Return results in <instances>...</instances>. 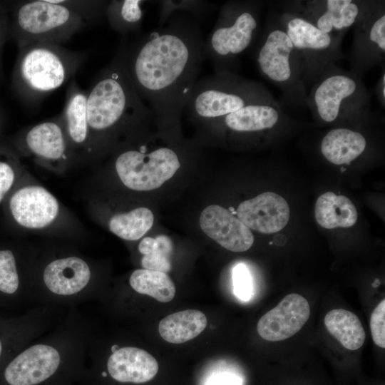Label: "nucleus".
Returning <instances> with one entry per match:
<instances>
[{"mask_svg": "<svg viewBox=\"0 0 385 385\" xmlns=\"http://www.w3.org/2000/svg\"><path fill=\"white\" fill-rule=\"evenodd\" d=\"M314 214L319 225L326 229L350 227L356 223L358 217L354 205L348 197L332 192L318 197Z\"/></svg>", "mask_w": 385, "mask_h": 385, "instance_id": "obj_26", "label": "nucleus"}, {"mask_svg": "<svg viewBox=\"0 0 385 385\" xmlns=\"http://www.w3.org/2000/svg\"><path fill=\"white\" fill-rule=\"evenodd\" d=\"M34 282L36 306L69 309L101 293L96 262L69 247L38 248Z\"/></svg>", "mask_w": 385, "mask_h": 385, "instance_id": "obj_4", "label": "nucleus"}, {"mask_svg": "<svg viewBox=\"0 0 385 385\" xmlns=\"http://www.w3.org/2000/svg\"><path fill=\"white\" fill-rule=\"evenodd\" d=\"M138 249L143 255L140 265L143 269L165 273L170 271L173 244L168 236L160 235L155 238L144 237L140 242Z\"/></svg>", "mask_w": 385, "mask_h": 385, "instance_id": "obj_31", "label": "nucleus"}, {"mask_svg": "<svg viewBox=\"0 0 385 385\" xmlns=\"http://www.w3.org/2000/svg\"><path fill=\"white\" fill-rule=\"evenodd\" d=\"M382 385H384V384H382Z\"/></svg>", "mask_w": 385, "mask_h": 385, "instance_id": "obj_42", "label": "nucleus"}, {"mask_svg": "<svg viewBox=\"0 0 385 385\" xmlns=\"http://www.w3.org/2000/svg\"><path fill=\"white\" fill-rule=\"evenodd\" d=\"M114 160L115 173L121 183L135 191H149L160 188L180 168L178 151L170 146L148 149L147 142L131 145L124 140Z\"/></svg>", "mask_w": 385, "mask_h": 385, "instance_id": "obj_11", "label": "nucleus"}, {"mask_svg": "<svg viewBox=\"0 0 385 385\" xmlns=\"http://www.w3.org/2000/svg\"><path fill=\"white\" fill-rule=\"evenodd\" d=\"M353 61L358 75L378 64L385 56V13L384 4L365 1L363 11L354 24Z\"/></svg>", "mask_w": 385, "mask_h": 385, "instance_id": "obj_16", "label": "nucleus"}, {"mask_svg": "<svg viewBox=\"0 0 385 385\" xmlns=\"http://www.w3.org/2000/svg\"><path fill=\"white\" fill-rule=\"evenodd\" d=\"M38 247L33 245L16 254L11 249H0V293L17 297L35 307L34 268Z\"/></svg>", "mask_w": 385, "mask_h": 385, "instance_id": "obj_17", "label": "nucleus"}, {"mask_svg": "<svg viewBox=\"0 0 385 385\" xmlns=\"http://www.w3.org/2000/svg\"><path fill=\"white\" fill-rule=\"evenodd\" d=\"M370 329L373 341L379 347L385 348V299L374 308L370 317Z\"/></svg>", "mask_w": 385, "mask_h": 385, "instance_id": "obj_36", "label": "nucleus"}, {"mask_svg": "<svg viewBox=\"0 0 385 385\" xmlns=\"http://www.w3.org/2000/svg\"><path fill=\"white\" fill-rule=\"evenodd\" d=\"M86 54L61 44L34 42L19 48L12 76L13 89L26 106H38L73 77Z\"/></svg>", "mask_w": 385, "mask_h": 385, "instance_id": "obj_5", "label": "nucleus"}, {"mask_svg": "<svg viewBox=\"0 0 385 385\" xmlns=\"http://www.w3.org/2000/svg\"><path fill=\"white\" fill-rule=\"evenodd\" d=\"M207 323V317L201 311L186 309L162 319L158 324V332L166 342L182 344L198 336L204 331Z\"/></svg>", "mask_w": 385, "mask_h": 385, "instance_id": "obj_25", "label": "nucleus"}, {"mask_svg": "<svg viewBox=\"0 0 385 385\" xmlns=\"http://www.w3.org/2000/svg\"><path fill=\"white\" fill-rule=\"evenodd\" d=\"M327 331L347 349L356 350L364 343L366 334L359 317L344 309H334L324 317Z\"/></svg>", "mask_w": 385, "mask_h": 385, "instance_id": "obj_27", "label": "nucleus"}, {"mask_svg": "<svg viewBox=\"0 0 385 385\" xmlns=\"http://www.w3.org/2000/svg\"><path fill=\"white\" fill-rule=\"evenodd\" d=\"M153 222L151 210L140 207L112 215L108 221V227L122 240L135 241L145 235L152 227Z\"/></svg>", "mask_w": 385, "mask_h": 385, "instance_id": "obj_28", "label": "nucleus"}, {"mask_svg": "<svg viewBox=\"0 0 385 385\" xmlns=\"http://www.w3.org/2000/svg\"><path fill=\"white\" fill-rule=\"evenodd\" d=\"M145 2L142 0L108 1L105 16L111 29L123 37L140 31L145 13L143 5Z\"/></svg>", "mask_w": 385, "mask_h": 385, "instance_id": "obj_29", "label": "nucleus"}, {"mask_svg": "<svg viewBox=\"0 0 385 385\" xmlns=\"http://www.w3.org/2000/svg\"><path fill=\"white\" fill-rule=\"evenodd\" d=\"M9 34V20L6 14V10L0 7V81L2 78V71L1 65V53L3 45Z\"/></svg>", "mask_w": 385, "mask_h": 385, "instance_id": "obj_38", "label": "nucleus"}, {"mask_svg": "<svg viewBox=\"0 0 385 385\" xmlns=\"http://www.w3.org/2000/svg\"><path fill=\"white\" fill-rule=\"evenodd\" d=\"M72 385H101L90 376V374L84 379Z\"/></svg>", "mask_w": 385, "mask_h": 385, "instance_id": "obj_40", "label": "nucleus"}, {"mask_svg": "<svg viewBox=\"0 0 385 385\" xmlns=\"http://www.w3.org/2000/svg\"><path fill=\"white\" fill-rule=\"evenodd\" d=\"M1 336L2 335H0V361L2 359L4 354H5L6 348L5 345V341Z\"/></svg>", "mask_w": 385, "mask_h": 385, "instance_id": "obj_41", "label": "nucleus"}, {"mask_svg": "<svg viewBox=\"0 0 385 385\" xmlns=\"http://www.w3.org/2000/svg\"><path fill=\"white\" fill-rule=\"evenodd\" d=\"M90 317L67 309L53 329L20 349L1 374L5 385H72L89 375L88 354L95 334Z\"/></svg>", "mask_w": 385, "mask_h": 385, "instance_id": "obj_2", "label": "nucleus"}, {"mask_svg": "<svg viewBox=\"0 0 385 385\" xmlns=\"http://www.w3.org/2000/svg\"><path fill=\"white\" fill-rule=\"evenodd\" d=\"M58 1L75 11L89 24L99 21L105 16L108 1L58 0Z\"/></svg>", "mask_w": 385, "mask_h": 385, "instance_id": "obj_33", "label": "nucleus"}, {"mask_svg": "<svg viewBox=\"0 0 385 385\" xmlns=\"http://www.w3.org/2000/svg\"><path fill=\"white\" fill-rule=\"evenodd\" d=\"M88 364L90 376L101 385H142L159 369L157 360L147 351L118 343L112 344L106 354L90 345Z\"/></svg>", "mask_w": 385, "mask_h": 385, "instance_id": "obj_13", "label": "nucleus"}, {"mask_svg": "<svg viewBox=\"0 0 385 385\" xmlns=\"http://www.w3.org/2000/svg\"><path fill=\"white\" fill-rule=\"evenodd\" d=\"M377 95L381 103L384 107L385 102V73L383 72V75L381 76L379 83L377 85Z\"/></svg>", "mask_w": 385, "mask_h": 385, "instance_id": "obj_39", "label": "nucleus"}, {"mask_svg": "<svg viewBox=\"0 0 385 385\" xmlns=\"http://www.w3.org/2000/svg\"><path fill=\"white\" fill-rule=\"evenodd\" d=\"M233 292L242 301H248L252 295L251 274L244 264L237 265L232 270Z\"/></svg>", "mask_w": 385, "mask_h": 385, "instance_id": "obj_35", "label": "nucleus"}, {"mask_svg": "<svg viewBox=\"0 0 385 385\" xmlns=\"http://www.w3.org/2000/svg\"><path fill=\"white\" fill-rule=\"evenodd\" d=\"M128 285L133 292L152 297L160 302H170L175 294L171 278L159 271L137 269L130 274Z\"/></svg>", "mask_w": 385, "mask_h": 385, "instance_id": "obj_30", "label": "nucleus"}, {"mask_svg": "<svg viewBox=\"0 0 385 385\" xmlns=\"http://www.w3.org/2000/svg\"><path fill=\"white\" fill-rule=\"evenodd\" d=\"M256 62L262 76L282 88L289 101L307 103L299 58L280 24L267 29L256 53Z\"/></svg>", "mask_w": 385, "mask_h": 385, "instance_id": "obj_12", "label": "nucleus"}, {"mask_svg": "<svg viewBox=\"0 0 385 385\" xmlns=\"http://www.w3.org/2000/svg\"><path fill=\"white\" fill-rule=\"evenodd\" d=\"M366 140L359 132L337 128L329 130L321 143V152L331 163L349 164L365 150Z\"/></svg>", "mask_w": 385, "mask_h": 385, "instance_id": "obj_24", "label": "nucleus"}, {"mask_svg": "<svg viewBox=\"0 0 385 385\" xmlns=\"http://www.w3.org/2000/svg\"><path fill=\"white\" fill-rule=\"evenodd\" d=\"M87 115L90 162L114 147L120 135H130L153 120L131 83L120 46L87 91Z\"/></svg>", "mask_w": 385, "mask_h": 385, "instance_id": "obj_3", "label": "nucleus"}, {"mask_svg": "<svg viewBox=\"0 0 385 385\" xmlns=\"http://www.w3.org/2000/svg\"><path fill=\"white\" fill-rule=\"evenodd\" d=\"M204 37L198 22L177 13L158 29L128 46L122 38L125 66L153 120L176 125L200 78Z\"/></svg>", "mask_w": 385, "mask_h": 385, "instance_id": "obj_1", "label": "nucleus"}, {"mask_svg": "<svg viewBox=\"0 0 385 385\" xmlns=\"http://www.w3.org/2000/svg\"><path fill=\"white\" fill-rule=\"evenodd\" d=\"M0 6H1V5H0Z\"/></svg>", "mask_w": 385, "mask_h": 385, "instance_id": "obj_43", "label": "nucleus"}, {"mask_svg": "<svg viewBox=\"0 0 385 385\" xmlns=\"http://www.w3.org/2000/svg\"><path fill=\"white\" fill-rule=\"evenodd\" d=\"M259 9L253 1H230L221 6L202 49L215 73L232 72L236 58L252 45L259 27Z\"/></svg>", "mask_w": 385, "mask_h": 385, "instance_id": "obj_8", "label": "nucleus"}, {"mask_svg": "<svg viewBox=\"0 0 385 385\" xmlns=\"http://www.w3.org/2000/svg\"><path fill=\"white\" fill-rule=\"evenodd\" d=\"M238 219L249 229L264 234L282 230L288 223L290 211L288 203L282 196L265 192L240 204Z\"/></svg>", "mask_w": 385, "mask_h": 385, "instance_id": "obj_21", "label": "nucleus"}, {"mask_svg": "<svg viewBox=\"0 0 385 385\" xmlns=\"http://www.w3.org/2000/svg\"><path fill=\"white\" fill-rule=\"evenodd\" d=\"M69 146L78 163H90L91 135L87 115V91L82 90L73 78L60 114Z\"/></svg>", "mask_w": 385, "mask_h": 385, "instance_id": "obj_20", "label": "nucleus"}, {"mask_svg": "<svg viewBox=\"0 0 385 385\" xmlns=\"http://www.w3.org/2000/svg\"><path fill=\"white\" fill-rule=\"evenodd\" d=\"M282 112L271 96L207 124L237 134L258 133L274 128L280 122Z\"/></svg>", "mask_w": 385, "mask_h": 385, "instance_id": "obj_23", "label": "nucleus"}, {"mask_svg": "<svg viewBox=\"0 0 385 385\" xmlns=\"http://www.w3.org/2000/svg\"><path fill=\"white\" fill-rule=\"evenodd\" d=\"M15 225L31 234L78 239L82 230L56 197L31 178L11 194L7 205Z\"/></svg>", "mask_w": 385, "mask_h": 385, "instance_id": "obj_6", "label": "nucleus"}, {"mask_svg": "<svg viewBox=\"0 0 385 385\" xmlns=\"http://www.w3.org/2000/svg\"><path fill=\"white\" fill-rule=\"evenodd\" d=\"M17 143L24 155L51 171L63 173L78 163L59 115L24 129Z\"/></svg>", "mask_w": 385, "mask_h": 385, "instance_id": "obj_15", "label": "nucleus"}, {"mask_svg": "<svg viewBox=\"0 0 385 385\" xmlns=\"http://www.w3.org/2000/svg\"><path fill=\"white\" fill-rule=\"evenodd\" d=\"M88 24L58 0L20 1L14 6L9 34L20 48L34 42L61 44Z\"/></svg>", "mask_w": 385, "mask_h": 385, "instance_id": "obj_9", "label": "nucleus"}, {"mask_svg": "<svg viewBox=\"0 0 385 385\" xmlns=\"http://www.w3.org/2000/svg\"><path fill=\"white\" fill-rule=\"evenodd\" d=\"M205 385H242V379L231 371H217L207 378Z\"/></svg>", "mask_w": 385, "mask_h": 385, "instance_id": "obj_37", "label": "nucleus"}, {"mask_svg": "<svg viewBox=\"0 0 385 385\" xmlns=\"http://www.w3.org/2000/svg\"><path fill=\"white\" fill-rule=\"evenodd\" d=\"M309 315L308 301L300 294H289L260 319L257 330L267 341L284 340L301 330Z\"/></svg>", "mask_w": 385, "mask_h": 385, "instance_id": "obj_19", "label": "nucleus"}, {"mask_svg": "<svg viewBox=\"0 0 385 385\" xmlns=\"http://www.w3.org/2000/svg\"><path fill=\"white\" fill-rule=\"evenodd\" d=\"M279 24L298 55L304 83H314L328 67L342 58V37L322 31L292 11L282 14Z\"/></svg>", "mask_w": 385, "mask_h": 385, "instance_id": "obj_14", "label": "nucleus"}, {"mask_svg": "<svg viewBox=\"0 0 385 385\" xmlns=\"http://www.w3.org/2000/svg\"><path fill=\"white\" fill-rule=\"evenodd\" d=\"M19 170L18 161L14 157H0V203L14 186Z\"/></svg>", "mask_w": 385, "mask_h": 385, "instance_id": "obj_34", "label": "nucleus"}, {"mask_svg": "<svg viewBox=\"0 0 385 385\" xmlns=\"http://www.w3.org/2000/svg\"><path fill=\"white\" fill-rule=\"evenodd\" d=\"M307 104L325 123L371 112L369 96L359 75L335 64L328 67L314 83L307 96Z\"/></svg>", "mask_w": 385, "mask_h": 385, "instance_id": "obj_10", "label": "nucleus"}, {"mask_svg": "<svg viewBox=\"0 0 385 385\" xmlns=\"http://www.w3.org/2000/svg\"><path fill=\"white\" fill-rule=\"evenodd\" d=\"M199 222L209 237L230 251L245 252L254 243L250 230L228 210L220 205L206 207L200 215Z\"/></svg>", "mask_w": 385, "mask_h": 385, "instance_id": "obj_22", "label": "nucleus"}, {"mask_svg": "<svg viewBox=\"0 0 385 385\" xmlns=\"http://www.w3.org/2000/svg\"><path fill=\"white\" fill-rule=\"evenodd\" d=\"M159 6V26H163L175 14H188L197 22L212 9L210 2L202 0H160Z\"/></svg>", "mask_w": 385, "mask_h": 385, "instance_id": "obj_32", "label": "nucleus"}, {"mask_svg": "<svg viewBox=\"0 0 385 385\" xmlns=\"http://www.w3.org/2000/svg\"><path fill=\"white\" fill-rule=\"evenodd\" d=\"M290 11L299 14L322 31L342 37L354 26L365 1L353 0L308 1Z\"/></svg>", "mask_w": 385, "mask_h": 385, "instance_id": "obj_18", "label": "nucleus"}, {"mask_svg": "<svg viewBox=\"0 0 385 385\" xmlns=\"http://www.w3.org/2000/svg\"><path fill=\"white\" fill-rule=\"evenodd\" d=\"M271 96L259 82L234 72H218L197 80L183 112L192 120L210 123Z\"/></svg>", "mask_w": 385, "mask_h": 385, "instance_id": "obj_7", "label": "nucleus"}]
</instances>
